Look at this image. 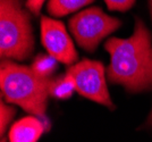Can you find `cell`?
Listing matches in <instances>:
<instances>
[{
  "label": "cell",
  "mask_w": 152,
  "mask_h": 142,
  "mask_svg": "<svg viewBox=\"0 0 152 142\" xmlns=\"http://www.w3.org/2000/svg\"><path fill=\"white\" fill-rule=\"evenodd\" d=\"M1 142H6V139H5V136H4V138H1Z\"/></svg>",
  "instance_id": "obj_16"
},
{
  "label": "cell",
  "mask_w": 152,
  "mask_h": 142,
  "mask_svg": "<svg viewBox=\"0 0 152 142\" xmlns=\"http://www.w3.org/2000/svg\"><path fill=\"white\" fill-rule=\"evenodd\" d=\"M74 91H76L74 80L67 73L58 75L56 78H51L49 84V96L51 98L66 100L73 96Z\"/></svg>",
  "instance_id": "obj_8"
},
{
  "label": "cell",
  "mask_w": 152,
  "mask_h": 142,
  "mask_svg": "<svg viewBox=\"0 0 152 142\" xmlns=\"http://www.w3.org/2000/svg\"><path fill=\"white\" fill-rule=\"evenodd\" d=\"M49 129V123L37 116L22 117L13 124L9 130V142H38L45 130Z\"/></svg>",
  "instance_id": "obj_7"
},
{
  "label": "cell",
  "mask_w": 152,
  "mask_h": 142,
  "mask_svg": "<svg viewBox=\"0 0 152 142\" xmlns=\"http://www.w3.org/2000/svg\"><path fill=\"white\" fill-rule=\"evenodd\" d=\"M66 73L74 80L76 92L82 97L100 103L109 109H115V103L107 86L106 67L102 61L84 58L68 66Z\"/></svg>",
  "instance_id": "obj_5"
},
{
  "label": "cell",
  "mask_w": 152,
  "mask_h": 142,
  "mask_svg": "<svg viewBox=\"0 0 152 142\" xmlns=\"http://www.w3.org/2000/svg\"><path fill=\"white\" fill-rule=\"evenodd\" d=\"M93 1L94 0H49L47 10L51 16L64 17L80 10L83 7L89 6Z\"/></svg>",
  "instance_id": "obj_9"
},
{
  "label": "cell",
  "mask_w": 152,
  "mask_h": 142,
  "mask_svg": "<svg viewBox=\"0 0 152 142\" xmlns=\"http://www.w3.org/2000/svg\"><path fill=\"white\" fill-rule=\"evenodd\" d=\"M16 113H17V109L15 107L6 105L4 102V99H1V102H0V135L1 138L5 136L6 130L8 129Z\"/></svg>",
  "instance_id": "obj_11"
},
{
  "label": "cell",
  "mask_w": 152,
  "mask_h": 142,
  "mask_svg": "<svg viewBox=\"0 0 152 142\" xmlns=\"http://www.w3.org/2000/svg\"><path fill=\"white\" fill-rule=\"evenodd\" d=\"M58 61L49 53H39L35 56L31 64L33 72L45 78H51L58 68Z\"/></svg>",
  "instance_id": "obj_10"
},
{
  "label": "cell",
  "mask_w": 152,
  "mask_h": 142,
  "mask_svg": "<svg viewBox=\"0 0 152 142\" xmlns=\"http://www.w3.org/2000/svg\"><path fill=\"white\" fill-rule=\"evenodd\" d=\"M136 0H104L108 9L111 12H127L135 5Z\"/></svg>",
  "instance_id": "obj_12"
},
{
  "label": "cell",
  "mask_w": 152,
  "mask_h": 142,
  "mask_svg": "<svg viewBox=\"0 0 152 142\" xmlns=\"http://www.w3.org/2000/svg\"><path fill=\"white\" fill-rule=\"evenodd\" d=\"M148 126H150V127H152V110L151 113L149 114V116H148V119H146V123H145Z\"/></svg>",
  "instance_id": "obj_14"
},
{
  "label": "cell",
  "mask_w": 152,
  "mask_h": 142,
  "mask_svg": "<svg viewBox=\"0 0 152 142\" xmlns=\"http://www.w3.org/2000/svg\"><path fill=\"white\" fill-rule=\"evenodd\" d=\"M121 26V20L106 14L100 7H89L68 20L76 43L88 52H94L103 39Z\"/></svg>",
  "instance_id": "obj_4"
},
{
  "label": "cell",
  "mask_w": 152,
  "mask_h": 142,
  "mask_svg": "<svg viewBox=\"0 0 152 142\" xmlns=\"http://www.w3.org/2000/svg\"><path fill=\"white\" fill-rule=\"evenodd\" d=\"M40 31L41 43L50 56L67 66H72L78 61V55L73 40L63 22L48 16H41Z\"/></svg>",
  "instance_id": "obj_6"
},
{
  "label": "cell",
  "mask_w": 152,
  "mask_h": 142,
  "mask_svg": "<svg viewBox=\"0 0 152 142\" xmlns=\"http://www.w3.org/2000/svg\"><path fill=\"white\" fill-rule=\"evenodd\" d=\"M149 2V10H150V15H151V20H152V0H148Z\"/></svg>",
  "instance_id": "obj_15"
},
{
  "label": "cell",
  "mask_w": 152,
  "mask_h": 142,
  "mask_svg": "<svg viewBox=\"0 0 152 142\" xmlns=\"http://www.w3.org/2000/svg\"><path fill=\"white\" fill-rule=\"evenodd\" d=\"M104 49L110 55L106 70L109 83L119 84L131 93L152 91V34L140 17H135L129 38H109Z\"/></svg>",
  "instance_id": "obj_1"
},
{
  "label": "cell",
  "mask_w": 152,
  "mask_h": 142,
  "mask_svg": "<svg viewBox=\"0 0 152 142\" xmlns=\"http://www.w3.org/2000/svg\"><path fill=\"white\" fill-rule=\"evenodd\" d=\"M51 78L37 75L31 66L19 65L10 59H1L0 89L1 97L8 103L22 107L30 115L45 122L49 99V84Z\"/></svg>",
  "instance_id": "obj_2"
},
{
  "label": "cell",
  "mask_w": 152,
  "mask_h": 142,
  "mask_svg": "<svg viewBox=\"0 0 152 142\" xmlns=\"http://www.w3.org/2000/svg\"><path fill=\"white\" fill-rule=\"evenodd\" d=\"M22 0H0V56L1 59L25 61L35 48L31 17Z\"/></svg>",
  "instance_id": "obj_3"
},
{
  "label": "cell",
  "mask_w": 152,
  "mask_h": 142,
  "mask_svg": "<svg viewBox=\"0 0 152 142\" xmlns=\"http://www.w3.org/2000/svg\"><path fill=\"white\" fill-rule=\"evenodd\" d=\"M45 1V0H26L25 7L30 10V13L34 17H37V16H40V13H41V9H42Z\"/></svg>",
  "instance_id": "obj_13"
}]
</instances>
